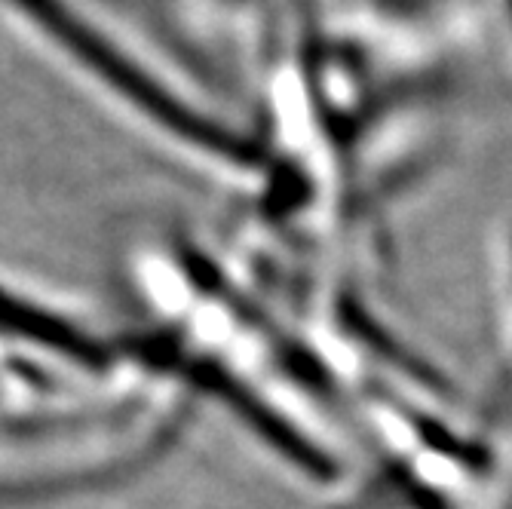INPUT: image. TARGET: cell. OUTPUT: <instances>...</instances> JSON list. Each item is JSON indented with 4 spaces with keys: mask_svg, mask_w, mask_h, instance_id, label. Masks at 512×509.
<instances>
[{
    "mask_svg": "<svg viewBox=\"0 0 512 509\" xmlns=\"http://www.w3.org/2000/svg\"><path fill=\"white\" fill-rule=\"evenodd\" d=\"M200 384H206L212 393H218L230 408H234L240 418L255 430L261 433L276 451H283L289 460H295V464L313 476H332V464L329 457H322L307 439H301L279 414H273L255 393H249L237 378L224 375L221 368L215 365H203L200 368Z\"/></svg>",
    "mask_w": 512,
    "mask_h": 509,
    "instance_id": "6da1fadb",
    "label": "cell"
},
{
    "mask_svg": "<svg viewBox=\"0 0 512 509\" xmlns=\"http://www.w3.org/2000/svg\"><path fill=\"white\" fill-rule=\"evenodd\" d=\"M0 329H4L7 335H16V338L43 344L50 350H59L68 359H77V362H83L89 368H96V365L105 362V353L89 338H83L77 329H71L68 322H62V319H56L50 313H40L31 304L13 301L7 295H0Z\"/></svg>",
    "mask_w": 512,
    "mask_h": 509,
    "instance_id": "7a4b0ae2",
    "label": "cell"
}]
</instances>
